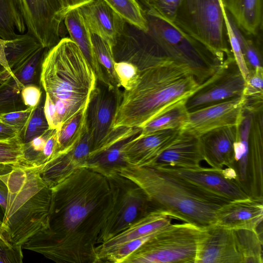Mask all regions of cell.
<instances>
[{"instance_id":"6da1fadb","label":"cell","mask_w":263,"mask_h":263,"mask_svg":"<svg viewBox=\"0 0 263 263\" xmlns=\"http://www.w3.org/2000/svg\"><path fill=\"white\" fill-rule=\"evenodd\" d=\"M51 189L48 228L22 248L56 262L97 263L100 233L113 205L107 178L83 167Z\"/></svg>"},{"instance_id":"7a4b0ae2","label":"cell","mask_w":263,"mask_h":263,"mask_svg":"<svg viewBox=\"0 0 263 263\" xmlns=\"http://www.w3.org/2000/svg\"><path fill=\"white\" fill-rule=\"evenodd\" d=\"M115 172L139 186L155 209L201 229L216 224L217 211L230 202L184 178L157 168L126 165Z\"/></svg>"},{"instance_id":"3957f363","label":"cell","mask_w":263,"mask_h":263,"mask_svg":"<svg viewBox=\"0 0 263 263\" xmlns=\"http://www.w3.org/2000/svg\"><path fill=\"white\" fill-rule=\"evenodd\" d=\"M199 85L188 68L174 63L141 70L136 85L120 94L112 129L141 128L169 107L186 100Z\"/></svg>"},{"instance_id":"277c9868","label":"cell","mask_w":263,"mask_h":263,"mask_svg":"<svg viewBox=\"0 0 263 263\" xmlns=\"http://www.w3.org/2000/svg\"><path fill=\"white\" fill-rule=\"evenodd\" d=\"M97 82L91 66L70 37L61 39L47 49L40 84L54 103L59 127L88 107Z\"/></svg>"},{"instance_id":"5b68a950","label":"cell","mask_w":263,"mask_h":263,"mask_svg":"<svg viewBox=\"0 0 263 263\" xmlns=\"http://www.w3.org/2000/svg\"><path fill=\"white\" fill-rule=\"evenodd\" d=\"M0 178L8 189L2 227L10 242L22 246L47 229L52 191L36 167L19 166Z\"/></svg>"},{"instance_id":"8992f818","label":"cell","mask_w":263,"mask_h":263,"mask_svg":"<svg viewBox=\"0 0 263 263\" xmlns=\"http://www.w3.org/2000/svg\"><path fill=\"white\" fill-rule=\"evenodd\" d=\"M146 33L153 44L156 66L174 63L188 68L199 85L217 70L223 61L183 31L173 22L147 11Z\"/></svg>"},{"instance_id":"52a82bcc","label":"cell","mask_w":263,"mask_h":263,"mask_svg":"<svg viewBox=\"0 0 263 263\" xmlns=\"http://www.w3.org/2000/svg\"><path fill=\"white\" fill-rule=\"evenodd\" d=\"M255 109L244 106L233 161L223 170L249 197L263 200L262 109Z\"/></svg>"},{"instance_id":"ba28073f","label":"cell","mask_w":263,"mask_h":263,"mask_svg":"<svg viewBox=\"0 0 263 263\" xmlns=\"http://www.w3.org/2000/svg\"><path fill=\"white\" fill-rule=\"evenodd\" d=\"M222 0H183L174 23L220 60L233 55L222 11Z\"/></svg>"},{"instance_id":"9c48e42d","label":"cell","mask_w":263,"mask_h":263,"mask_svg":"<svg viewBox=\"0 0 263 263\" xmlns=\"http://www.w3.org/2000/svg\"><path fill=\"white\" fill-rule=\"evenodd\" d=\"M201 229L172 223L158 231L123 263H196Z\"/></svg>"},{"instance_id":"30bf717a","label":"cell","mask_w":263,"mask_h":263,"mask_svg":"<svg viewBox=\"0 0 263 263\" xmlns=\"http://www.w3.org/2000/svg\"><path fill=\"white\" fill-rule=\"evenodd\" d=\"M106 177L110 185L113 205L101 232L99 244L155 209L144 191L130 180L116 172Z\"/></svg>"},{"instance_id":"8fae6325","label":"cell","mask_w":263,"mask_h":263,"mask_svg":"<svg viewBox=\"0 0 263 263\" xmlns=\"http://www.w3.org/2000/svg\"><path fill=\"white\" fill-rule=\"evenodd\" d=\"M245 79L233 55L226 58L217 70L185 100L191 112L243 96Z\"/></svg>"},{"instance_id":"7c38bea8","label":"cell","mask_w":263,"mask_h":263,"mask_svg":"<svg viewBox=\"0 0 263 263\" xmlns=\"http://www.w3.org/2000/svg\"><path fill=\"white\" fill-rule=\"evenodd\" d=\"M27 32L43 47L50 49L60 40L66 13L60 0H16Z\"/></svg>"},{"instance_id":"4fadbf2b","label":"cell","mask_w":263,"mask_h":263,"mask_svg":"<svg viewBox=\"0 0 263 263\" xmlns=\"http://www.w3.org/2000/svg\"><path fill=\"white\" fill-rule=\"evenodd\" d=\"M245 103L242 96L189 112L181 129L199 137L217 128L237 125Z\"/></svg>"},{"instance_id":"5bb4252c","label":"cell","mask_w":263,"mask_h":263,"mask_svg":"<svg viewBox=\"0 0 263 263\" xmlns=\"http://www.w3.org/2000/svg\"><path fill=\"white\" fill-rule=\"evenodd\" d=\"M196 263H242L234 230L217 224L202 229Z\"/></svg>"},{"instance_id":"9a60e30c","label":"cell","mask_w":263,"mask_h":263,"mask_svg":"<svg viewBox=\"0 0 263 263\" xmlns=\"http://www.w3.org/2000/svg\"><path fill=\"white\" fill-rule=\"evenodd\" d=\"M155 168L179 176L230 201L250 198L234 180L226 175L223 168H208L201 165L194 167L166 166Z\"/></svg>"},{"instance_id":"2e32d148","label":"cell","mask_w":263,"mask_h":263,"mask_svg":"<svg viewBox=\"0 0 263 263\" xmlns=\"http://www.w3.org/2000/svg\"><path fill=\"white\" fill-rule=\"evenodd\" d=\"M141 131L138 127L112 128L105 140L90 153L86 167L106 176L126 165L124 146Z\"/></svg>"},{"instance_id":"e0dca14e","label":"cell","mask_w":263,"mask_h":263,"mask_svg":"<svg viewBox=\"0 0 263 263\" xmlns=\"http://www.w3.org/2000/svg\"><path fill=\"white\" fill-rule=\"evenodd\" d=\"M117 91L101 84V86H97L91 95L87 109V123L93 140L91 152L105 140L112 129L120 96Z\"/></svg>"},{"instance_id":"ac0fdd59","label":"cell","mask_w":263,"mask_h":263,"mask_svg":"<svg viewBox=\"0 0 263 263\" xmlns=\"http://www.w3.org/2000/svg\"><path fill=\"white\" fill-rule=\"evenodd\" d=\"M203 160L199 137L183 129L174 140L147 166L194 167Z\"/></svg>"},{"instance_id":"d6986e66","label":"cell","mask_w":263,"mask_h":263,"mask_svg":"<svg viewBox=\"0 0 263 263\" xmlns=\"http://www.w3.org/2000/svg\"><path fill=\"white\" fill-rule=\"evenodd\" d=\"M181 129L160 130L143 136L139 133L124 146L126 165L147 166L174 140Z\"/></svg>"},{"instance_id":"ffe728a7","label":"cell","mask_w":263,"mask_h":263,"mask_svg":"<svg viewBox=\"0 0 263 263\" xmlns=\"http://www.w3.org/2000/svg\"><path fill=\"white\" fill-rule=\"evenodd\" d=\"M237 136V125H233L217 128L199 136L203 160L216 169L229 166L233 161Z\"/></svg>"},{"instance_id":"44dd1931","label":"cell","mask_w":263,"mask_h":263,"mask_svg":"<svg viewBox=\"0 0 263 263\" xmlns=\"http://www.w3.org/2000/svg\"><path fill=\"white\" fill-rule=\"evenodd\" d=\"M80 9L91 33L114 48L124 32L125 21L104 0H93Z\"/></svg>"},{"instance_id":"7402d4cb","label":"cell","mask_w":263,"mask_h":263,"mask_svg":"<svg viewBox=\"0 0 263 263\" xmlns=\"http://www.w3.org/2000/svg\"><path fill=\"white\" fill-rule=\"evenodd\" d=\"M263 200L251 198L230 201L216 212V223L231 229L257 230L263 218Z\"/></svg>"},{"instance_id":"603a6c76","label":"cell","mask_w":263,"mask_h":263,"mask_svg":"<svg viewBox=\"0 0 263 263\" xmlns=\"http://www.w3.org/2000/svg\"><path fill=\"white\" fill-rule=\"evenodd\" d=\"M70 38L78 45L93 70L98 81L110 90H115L108 81L95 52L92 33L83 17L80 8L69 11L64 19Z\"/></svg>"},{"instance_id":"cb8c5ba5","label":"cell","mask_w":263,"mask_h":263,"mask_svg":"<svg viewBox=\"0 0 263 263\" xmlns=\"http://www.w3.org/2000/svg\"><path fill=\"white\" fill-rule=\"evenodd\" d=\"M172 218L154 209L125 230L97 246V263L100 256L115 247L141 236L155 233L171 223Z\"/></svg>"},{"instance_id":"d4e9b609","label":"cell","mask_w":263,"mask_h":263,"mask_svg":"<svg viewBox=\"0 0 263 263\" xmlns=\"http://www.w3.org/2000/svg\"><path fill=\"white\" fill-rule=\"evenodd\" d=\"M238 28L255 35L262 24V0H222Z\"/></svg>"},{"instance_id":"484cf974","label":"cell","mask_w":263,"mask_h":263,"mask_svg":"<svg viewBox=\"0 0 263 263\" xmlns=\"http://www.w3.org/2000/svg\"><path fill=\"white\" fill-rule=\"evenodd\" d=\"M42 47L38 41L28 32L4 40L6 59L11 72L21 67Z\"/></svg>"},{"instance_id":"4316f807","label":"cell","mask_w":263,"mask_h":263,"mask_svg":"<svg viewBox=\"0 0 263 263\" xmlns=\"http://www.w3.org/2000/svg\"><path fill=\"white\" fill-rule=\"evenodd\" d=\"M185 100L174 104L151 120L141 128L139 135L143 136L163 129L182 128L189 115Z\"/></svg>"},{"instance_id":"83f0119b","label":"cell","mask_w":263,"mask_h":263,"mask_svg":"<svg viewBox=\"0 0 263 263\" xmlns=\"http://www.w3.org/2000/svg\"><path fill=\"white\" fill-rule=\"evenodd\" d=\"M24 33L26 25L16 0H0V39L8 40Z\"/></svg>"},{"instance_id":"f1b7e54d","label":"cell","mask_w":263,"mask_h":263,"mask_svg":"<svg viewBox=\"0 0 263 263\" xmlns=\"http://www.w3.org/2000/svg\"><path fill=\"white\" fill-rule=\"evenodd\" d=\"M87 109L88 107L58 128L57 155L70 151L80 140L87 122Z\"/></svg>"},{"instance_id":"f546056e","label":"cell","mask_w":263,"mask_h":263,"mask_svg":"<svg viewBox=\"0 0 263 263\" xmlns=\"http://www.w3.org/2000/svg\"><path fill=\"white\" fill-rule=\"evenodd\" d=\"M242 263H262V241L256 230H233Z\"/></svg>"},{"instance_id":"4dcf8cb0","label":"cell","mask_w":263,"mask_h":263,"mask_svg":"<svg viewBox=\"0 0 263 263\" xmlns=\"http://www.w3.org/2000/svg\"><path fill=\"white\" fill-rule=\"evenodd\" d=\"M92 41L100 65L113 88L118 90L121 86L114 68L116 60L114 47L107 41L95 34L92 33Z\"/></svg>"},{"instance_id":"1f68e13d","label":"cell","mask_w":263,"mask_h":263,"mask_svg":"<svg viewBox=\"0 0 263 263\" xmlns=\"http://www.w3.org/2000/svg\"><path fill=\"white\" fill-rule=\"evenodd\" d=\"M127 22L146 33L148 30L146 13L137 0H104Z\"/></svg>"},{"instance_id":"d6a6232c","label":"cell","mask_w":263,"mask_h":263,"mask_svg":"<svg viewBox=\"0 0 263 263\" xmlns=\"http://www.w3.org/2000/svg\"><path fill=\"white\" fill-rule=\"evenodd\" d=\"M24 143L20 135L0 141V176L21 166L24 159Z\"/></svg>"},{"instance_id":"836d02e7","label":"cell","mask_w":263,"mask_h":263,"mask_svg":"<svg viewBox=\"0 0 263 263\" xmlns=\"http://www.w3.org/2000/svg\"><path fill=\"white\" fill-rule=\"evenodd\" d=\"M21 90L12 76L0 83V115L28 108L23 102Z\"/></svg>"},{"instance_id":"e575fe53","label":"cell","mask_w":263,"mask_h":263,"mask_svg":"<svg viewBox=\"0 0 263 263\" xmlns=\"http://www.w3.org/2000/svg\"><path fill=\"white\" fill-rule=\"evenodd\" d=\"M47 48L41 47L19 68L12 72V76L22 88L26 85L40 83L41 67Z\"/></svg>"},{"instance_id":"d590c367","label":"cell","mask_w":263,"mask_h":263,"mask_svg":"<svg viewBox=\"0 0 263 263\" xmlns=\"http://www.w3.org/2000/svg\"><path fill=\"white\" fill-rule=\"evenodd\" d=\"M44 101L42 98L38 105L32 109L24 129L20 134L24 144L50 130L44 114Z\"/></svg>"},{"instance_id":"8d00e7d4","label":"cell","mask_w":263,"mask_h":263,"mask_svg":"<svg viewBox=\"0 0 263 263\" xmlns=\"http://www.w3.org/2000/svg\"><path fill=\"white\" fill-rule=\"evenodd\" d=\"M262 87L263 68L249 71L243 91L246 106L255 107L262 105Z\"/></svg>"},{"instance_id":"74e56055","label":"cell","mask_w":263,"mask_h":263,"mask_svg":"<svg viewBox=\"0 0 263 263\" xmlns=\"http://www.w3.org/2000/svg\"><path fill=\"white\" fill-rule=\"evenodd\" d=\"M114 68L120 86L125 90H130L136 85L140 70L135 65L126 61H116Z\"/></svg>"},{"instance_id":"f35d334b","label":"cell","mask_w":263,"mask_h":263,"mask_svg":"<svg viewBox=\"0 0 263 263\" xmlns=\"http://www.w3.org/2000/svg\"><path fill=\"white\" fill-rule=\"evenodd\" d=\"M183 0H153L148 5L147 11L174 22L179 8Z\"/></svg>"},{"instance_id":"ab89813d","label":"cell","mask_w":263,"mask_h":263,"mask_svg":"<svg viewBox=\"0 0 263 263\" xmlns=\"http://www.w3.org/2000/svg\"><path fill=\"white\" fill-rule=\"evenodd\" d=\"M240 41L243 57L249 71L262 68V55L258 47L242 33Z\"/></svg>"},{"instance_id":"60d3db41","label":"cell","mask_w":263,"mask_h":263,"mask_svg":"<svg viewBox=\"0 0 263 263\" xmlns=\"http://www.w3.org/2000/svg\"><path fill=\"white\" fill-rule=\"evenodd\" d=\"M21 246L12 243L0 237V263H22Z\"/></svg>"},{"instance_id":"b9f144b4","label":"cell","mask_w":263,"mask_h":263,"mask_svg":"<svg viewBox=\"0 0 263 263\" xmlns=\"http://www.w3.org/2000/svg\"><path fill=\"white\" fill-rule=\"evenodd\" d=\"M33 108L28 107L26 109L1 115L0 120L15 128L20 134L24 129Z\"/></svg>"},{"instance_id":"7bdbcfd3","label":"cell","mask_w":263,"mask_h":263,"mask_svg":"<svg viewBox=\"0 0 263 263\" xmlns=\"http://www.w3.org/2000/svg\"><path fill=\"white\" fill-rule=\"evenodd\" d=\"M21 95L24 104L32 108L38 105L43 97L41 87L34 84L25 86L21 90Z\"/></svg>"},{"instance_id":"ee69618b","label":"cell","mask_w":263,"mask_h":263,"mask_svg":"<svg viewBox=\"0 0 263 263\" xmlns=\"http://www.w3.org/2000/svg\"><path fill=\"white\" fill-rule=\"evenodd\" d=\"M44 111L50 129H54L58 128L59 124L55 105L49 95L46 93L44 104Z\"/></svg>"},{"instance_id":"f6af8a7d","label":"cell","mask_w":263,"mask_h":263,"mask_svg":"<svg viewBox=\"0 0 263 263\" xmlns=\"http://www.w3.org/2000/svg\"><path fill=\"white\" fill-rule=\"evenodd\" d=\"M19 135L20 133L15 128L0 120V141L10 140Z\"/></svg>"},{"instance_id":"bcb514c9","label":"cell","mask_w":263,"mask_h":263,"mask_svg":"<svg viewBox=\"0 0 263 263\" xmlns=\"http://www.w3.org/2000/svg\"><path fill=\"white\" fill-rule=\"evenodd\" d=\"M93 0H60L63 9L67 14L74 9L81 8Z\"/></svg>"},{"instance_id":"7dc6e473","label":"cell","mask_w":263,"mask_h":263,"mask_svg":"<svg viewBox=\"0 0 263 263\" xmlns=\"http://www.w3.org/2000/svg\"><path fill=\"white\" fill-rule=\"evenodd\" d=\"M8 195V189L5 182L0 178V206L4 211L6 204Z\"/></svg>"},{"instance_id":"c3c4849f","label":"cell","mask_w":263,"mask_h":263,"mask_svg":"<svg viewBox=\"0 0 263 263\" xmlns=\"http://www.w3.org/2000/svg\"><path fill=\"white\" fill-rule=\"evenodd\" d=\"M0 64L6 69L9 75L12 74V72L9 68L6 59L4 50V40L0 39Z\"/></svg>"},{"instance_id":"681fc988","label":"cell","mask_w":263,"mask_h":263,"mask_svg":"<svg viewBox=\"0 0 263 263\" xmlns=\"http://www.w3.org/2000/svg\"><path fill=\"white\" fill-rule=\"evenodd\" d=\"M8 77L9 74L6 69L0 64V83Z\"/></svg>"},{"instance_id":"f907efd6","label":"cell","mask_w":263,"mask_h":263,"mask_svg":"<svg viewBox=\"0 0 263 263\" xmlns=\"http://www.w3.org/2000/svg\"><path fill=\"white\" fill-rule=\"evenodd\" d=\"M0 237L2 238L9 241L8 239V238H7L6 233H5V231L4 230V229H3V227H2V220H1V219H0Z\"/></svg>"},{"instance_id":"816d5d0a","label":"cell","mask_w":263,"mask_h":263,"mask_svg":"<svg viewBox=\"0 0 263 263\" xmlns=\"http://www.w3.org/2000/svg\"><path fill=\"white\" fill-rule=\"evenodd\" d=\"M145 3L147 4V5L150 3L153 0H143Z\"/></svg>"}]
</instances>
